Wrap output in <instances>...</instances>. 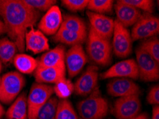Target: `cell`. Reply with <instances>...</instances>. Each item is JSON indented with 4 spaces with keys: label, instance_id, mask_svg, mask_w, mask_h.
I'll use <instances>...</instances> for the list:
<instances>
[{
    "label": "cell",
    "instance_id": "1",
    "mask_svg": "<svg viewBox=\"0 0 159 119\" xmlns=\"http://www.w3.org/2000/svg\"><path fill=\"white\" fill-rule=\"evenodd\" d=\"M0 15L9 39L23 54L26 34L37 24L40 12L26 5L23 0H0Z\"/></svg>",
    "mask_w": 159,
    "mask_h": 119
},
{
    "label": "cell",
    "instance_id": "2",
    "mask_svg": "<svg viewBox=\"0 0 159 119\" xmlns=\"http://www.w3.org/2000/svg\"><path fill=\"white\" fill-rule=\"evenodd\" d=\"M81 119H104L108 112V104L97 87L77 105Z\"/></svg>",
    "mask_w": 159,
    "mask_h": 119
},
{
    "label": "cell",
    "instance_id": "3",
    "mask_svg": "<svg viewBox=\"0 0 159 119\" xmlns=\"http://www.w3.org/2000/svg\"><path fill=\"white\" fill-rule=\"evenodd\" d=\"M86 39V52L90 59L101 66L110 64L112 49L110 40L98 35L91 27H89Z\"/></svg>",
    "mask_w": 159,
    "mask_h": 119
},
{
    "label": "cell",
    "instance_id": "4",
    "mask_svg": "<svg viewBox=\"0 0 159 119\" xmlns=\"http://www.w3.org/2000/svg\"><path fill=\"white\" fill-rule=\"evenodd\" d=\"M25 85V79L18 71L8 72L0 81V101L9 104L15 100Z\"/></svg>",
    "mask_w": 159,
    "mask_h": 119
},
{
    "label": "cell",
    "instance_id": "5",
    "mask_svg": "<svg viewBox=\"0 0 159 119\" xmlns=\"http://www.w3.org/2000/svg\"><path fill=\"white\" fill-rule=\"evenodd\" d=\"M54 94L53 86L48 84H33L27 96L28 119H37L38 113Z\"/></svg>",
    "mask_w": 159,
    "mask_h": 119
},
{
    "label": "cell",
    "instance_id": "6",
    "mask_svg": "<svg viewBox=\"0 0 159 119\" xmlns=\"http://www.w3.org/2000/svg\"><path fill=\"white\" fill-rule=\"evenodd\" d=\"M136 56L139 79L147 82L157 81L159 79V63L140 47L136 48Z\"/></svg>",
    "mask_w": 159,
    "mask_h": 119
},
{
    "label": "cell",
    "instance_id": "7",
    "mask_svg": "<svg viewBox=\"0 0 159 119\" xmlns=\"http://www.w3.org/2000/svg\"><path fill=\"white\" fill-rule=\"evenodd\" d=\"M159 33V19L153 14L142 13L133 26L131 30L132 41L146 39L157 36Z\"/></svg>",
    "mask_w": 159,
    "mask_h": 119
},
{
    "label": "cell",
    "instance_id": "8",
    "mask_svg": "<svg viewBox=\"0 0 159 119\" xmlns=\"http://www.w3.org/2000/svg\"><path fill=\"white\" fill-rule=\"evenodd\" d=\"M112 48L116 57L126 58L132 52V41L131 34L128 29L119 23L116 19L114 20V29L113 33Z\"/></svg>",
    "mask_w": 159,
    "mask_h": 119
},
{
    "label": "cell",
    "instance_id": "9",
    "mask_svg": "<svg viewBox=\"0 0 159 119\" xmlns=\"http://www.w3.org/2000/svg\"><path fill=\"white\" fill-rule=\"evenodd\" d=\"M141 109L139 95L120 97L115 101L113 113L117 119H129L138 116Z\"/></svg>",
    "mask_w": 159,
    "mask_h": 119
},
{
    "label": "cell",
    "instance_id": "10",
    "mask_svg": "<svg viewBox=\"0 0 159 119\" xmlns=\"http://www.w3.org/2000/svg\"><path fill=\"white\" fill-rule=\"evenodd\" d=\"M102 79L110 78H125L132 80L139 79V70L136 61L134 59H126L121 61L112 66L105 72L100 75Z\"/></svg>",
    "mask_w": 159,
    "mask_h": 119
},
{
    "label": "cell",
    "instance_id": "11",
    "mask_svg": "<svg viewBox=\"0 0 159 119\" xmlns=\"http://www.w3.org/2000/svg\"><path fill=\"white\" fill-rule=\"evenodd\" d=\"M87 62V57L82 44L72 47L65 54V66L69 76L73 78L78 75Z\"/></svg>",
    "mask_w": 159,
    "mask_h": 119
},
{
    "label": "cell",
    "instance_id": "12",
    "mask_svg": "<svg viewBox=\"0 0 159 119\" xmlns=\"http://www.w3.org/2000/svg\"><path fill=\"white\" fill-rule=\"evenodd\" d=\"M98 80V69L94 65H90L84 74L77 79L74 86L76 95L88 96L96 88Z\"/></svg>",
    "mask_w": 159,
    "mask_h": 119
},
{
    "label": "cell",
    "instance_id": "13",
    "mask_svg": "<svg viewBox=\"0 0 159 119\" xmlns=\"http://www.w3.org/2000/svg\"><path fill=\"white\" fill-rule=\"evenodd\" d=\"M107 89L110 96L124 97L131 95H139L140 88L132 79L125 78H114L108 82Z\"/></svg>",
    "mask_w": 159,
    "mask_h": 119
},
{
    "label": "cell",
    "instance_id": "14",
    "mask_svg": "<svg viewBox=\"0 0 159 119\" xmlns=\"http://www.w3.org/2000/svg\"><path fill=\"white\" fill-rule=\"evenodd\" d=\"M86 14L91 30L98 35L110 40L114 33V19L107 15L94 13L90 11H86Z\"/></svg>",
    "mask_w": 159,
    "mask_h": 119
},
{
    "label": "cell",
    "instance_id": "15",
    "mask_svg": "<svg viewBox=\"0 0 159 119\" xmlns=\"http://www.w3.org/2000/svg\"><path fill=\"white\" fill-rule=\"evenodd\" d=\"M63 17L61 10L54 5L47 11L38 24L39 30L44 34L55 35L61 26Z\"/></svg>",
    "mask_w": 159,
    "mask_h": 119
},
{
    "label": "cell",
    "instance_id": "16",
    "mask_svg": "<svg viewBox=\"0 0 159 119\" xmlns=\"http://www.w3.org/2000/svg\"><path fill=\"white\" fill-rule=\"evenodd\" d=\"M114 9L116 14V20L126 28L134 26L142 14L141 11L124 3L122 0L116 2Z\"/></svg>",
    "mask_w": 159,
    "mask_h": 119
},
{
    "label": "cell",
    "instance_id": "17",
    "mask_svg": "<svg viewBox=\"0 0 159 119\" xmlns=\"http://www.w3.org/2000/svg\"><path fill=\"white\" fill-rule=\"evenodd\" d=\"M25 47L34 54H40L49 49V43L42 31L32 27L25 35Z\"/></svg>",
    "mask_w": 159,
    "mask_h": 119
},
{
    "label": "cell",
    "instance_id": "18",
    "mask_svg": "<svg viewBox=\"0 0 159 119\" xmlns=\"http://www.w3.org/2000/svg\"><path fill=\"white\" fill-rule=\"evenodd\" d=\"M66 66L56 67L37 68L35 71V80L39 84H56L66 78Z\"/></svg>",
    "mask_w": 159,
    "mask_h": 119
},
{
    "label": "cell",
    "instance_id": "19",
    "mask_svg": "<svg viewBox=\"0 0 159 119\" xmlns=\"http://www.w3.org/2000/svg\"><path fill=\"white\" fill-rule=\"evenodd\" d=\"M65 48L59 45L47 51L37 60L38 68L56 67L65 66Z\"/></svg>",
    "mask_w": 159,
    "mask_h": 119
},
{
    "label": "cell",
    "instance_id": "20",
    "mask_svg": "<svg viewBox=\"0 0 159 119\" xmlns=\"http://www.w3.org/2000/svg\"><path fill=\"white\" fill-rule=\"evenodd\" d=\"M7 119H28L27 96L25 93L19 95L7 111Z\"/></svg>",
    "mask_w": 159,
    "mask_h": 119
},
{
    "label": "cell",
    "instance_id": "21",
    "mask_svg": "<svg viewBox=\"0 0 159 119\" xmlns=\"http://www.w3.org/2000/svg\"><path fill=\"white\" fill-rule=\"evenodd\" d=\"M87 36L79 34L78 33L67 30L63 27H60L54 36V40L57 42L64 43L66 45L74 46L82 44L85 42Z\"/></svg>",
    "mask_w": 159,
    "mask_h": 119
},
{
    "label": "cell",
    "instance_id": "22",
    "mask_svg": "<svg viewBox=\"0 0 159 119\" xmlns=\"http://www.w3.org/2000/svg\"><path fill=\"white\" fill-rule=\"evenodd\" d=\"M13 63L16 69L22 74H32L38 68L37 60L25 54H16L14 58Z\"/></svg>",
    "mask_w": 159,
    "mask_h": 119
},
{
    "label": "cell",
    "instance_id": "23",
    "mask_svg": "<svg viewBox=\"0 0 159 119\" xmlns=\"http://www.w3.org/2000/svg\"><path fill=\"white\" fill-rule=\"evenodd\" d=\"M61 26L67 30L87 36V27L85 21L76 15H71V14L64 15Z\"/></svg>",
    "mask_w": 159,
    "mask_h": 119
},
{
    "label": "cell",
    "instance_id": "24",
    "mask_svg": "<svg viewBox=\"0 0 159 119\" xmlns=\"http://www.w3.org/2000/svg\"><path fill=\"white\" fill-rule=\"evenodd\" d=\"M17 47L9 38L0 39V61L3 64H9L16 55Z\"/></svg>",
    "mask_w": 159,
    "mask_h": 119
},
{
    "label": "cell",
    "instance_id": "25",
    "mask_svg": "<svg viewBox=\"0 0 159 119\" xmlns=\"http://www.w3.org/2000/svg\"><path fill=\"white\" fill-rule=\"evenodd\" d=\"M56 119H79L72 103L68 99H60L57 106Z\"/></svg>",
    "mask_w": 159,
    "mask_h": 119
},
{
    "label": "cell",
    "instance_id": "26",
    "mask_svg": "<svg viewBox=\"0 0 159 119\" xmlns=\"http://www.w3.org/2000/svg\"><path fill=\"white\" fill-rule=\"evenodd\" d=\"M114 5L113 0H89L87 9L90 11L105 15L111 13Z\"/></svg>",
    "mask_w": 159,
    "mask_h": 119
},
{
    "label": "cell",
    "instance_id": "27",
    "mask_svg": "<svg viewBox=\"0 0 159 119\" xmlns=\"http://www.w3.org/2000/svg\"><path fill=\"white\" fill-rule=\"evenodd\" d=\"M57 96H52L39 111L37 119H56L57 109L59 103Z\"/></svg>",
    "mask_w": 159,
    "mask_h": 119
},
{
    "label": "cell",
    "instance_id": "28",
    "mask_svg": "<svg viewBox=\"0 0 159 119\" xmlns=\"http://www.w3.org/2000/svg\"><path fill=\"white\" fill-rule=\"evenodd\" d=\"M53 90L58 98L68 99L74 91V86L70 80L65 78L54 84Z\"/></svg>",
    "mask_w": 159,
    "mask_h": 119
},
{
    "label": "cell",
    "instance_id": "29",
    "mask_svg": "<svg viewBox=\"0 0 159 119\" xmlns=\"http://www.w3.org/2000/svg\"><path fill=\"white\" fill-rule=\"evenodd\" d=\"M159 63V39L158 36H152L143 40L139 46Z\"/></svg>",
    "mask_w": 159,
    "mask_h": 119
},
{
    "label": "cell",
    "instance_id": "30",
    "mask_svg": "<svg viewBox=\"0 0 159 119\" xmlns=\"http://www.w3.org/2000/svg\"><path fill=\"white\" fill-rule=\"evenodd\" d=\"M124 3L143 11L145 13L153 14L155 11V3L152 0H122Z\"/></svg>",
    "mask_w": 159,
    "mask_h": 119
},
{
    "label": "cell",
    "instance_id": "31",
    "mask_svg": "<svg viewBox=\"0 0 159 119\" xmlns=\"http://www.w3.org/2000/svg\"><path fill=\"white\" fill-rule=\"evenodd\" d=\"M23 2L38 11H47L57 3L55 0H23Z\"/></svg>",
    "mask_w": 159,
    "mask_h": 119
},
{
    "label": "cell",
    "instance_id": "32",
    "mask_svg": "<svg viewBox=\"0 0 159 119\" xmlns=\"http://www.w3.org/2000/svg\"><path fill=\"white\" fill-rule=\"evenodd\" d=\"M62 5L71 11H80L87 8L89 0H63Z\"/></svg>",
    "mask_w": 159,
    "mask_h": 119
},
{
    "label": "cell",
    "instance_id": "33",
    "mask_svg": "<svg viewBox=\"0 0 159 119\" xmlns=\"http://www.w3.org/2000/svg\"><path fill=\"white\" fill-rule=\"evenodd\" d=\"M148 103L156 106L159 104V86L158 84L153 86L148 91L146 97Z\"/></svg>",
    "mask_w": 159,
    "mask_h": 119
},
{
    "label": "cell",
    "instance_id": "34",
    "mask_svg": "<svg viewBox=\"0 0 159 119\" xmlns=\"http://www.w3.org/2000/svg\"><path fill=\"white\" fill-rule=\"evenodd\" d=\"M151 119H159V106L158 105H156L153 106L152 118Z\"/></svg>",
    "mask_w": 159,
    "mask_h": 119
},
{
    "label": "cell",
    "instance_id": "35",
    "mask_svg": "<svg viewBox=\"0 0 159 119\" xmlns=\"http://www.w3.org/2000/svg\"><path fill=\"white\" fill-rule=\"evenodd\" d=\"M129 119H148V116L147 115V113H139L138 116H135L134 118H129Z\"/></svg>",
    "mask_w": 159,
    "mask_h": 119
},
{
    "label": "cell",
    "instance_id": "36",
    "mask_svg": "<svg viewBox=\"0 0 159 119\" xmlns=\"http://www.w3.org/2000/svg\"><path fill=\"white\" fill-rule=\"evenodd\" d=\"M4 33H6L5 26H4L3 21L0 19V35L3 34H4Z\"/></svg>",
    "mask_w": 159,
    "mask_h": 119
},
{
    "label": "cell",
    "instance_id": "37",
    "mask_svg": "<svg viewBox=\"0 0 159 119\" xmlns=\"http://www.w3.org/2000/svg\"><path fill=\"white\" fill-rule=\"evenodd\" d=\"M4 113H5V111H4L3 106L0 103V118H2V116L4 115Z\"/></svg>",
    "mask_w": 159,
    "mask_h": 119
},
{
    "label": "cell",
    "instance_id": "38",
    "mask_svg": "<svg viewBox=\"0 0 159 119\" xmlns=\"http://www.w3.org/2000/svg\"><path fill=\"white\" fill-rule=\"evenodd\" d=\"M2 65L1 61H0V74H1V72H2Z\"/></svg>",
    "mask_w": 159,
    "mask_h": 119
},
{
    "label": "cell",
    "instance_id": "39",
    "mask_svg": "<svg viewBox=\"0 0 159 119\" xmlns=\"http://www.w3.org/2000/svg\"><path fill=\"white\" fill-rule=\"evenodd\" d=\"M0 81H1V78H0Z\"/></svg>",
    "mask_w": 159,
    "mask_h": 119
},
{
    "label": "cell",
    "instance_id": "40",
    "mask_svg": "<svg viewBox=\"0 0 159 119\" xmlns=\"http://www.w3.org/2000/svg\"><path fill=\"white\" fill-rule=\"evenodd\" d=\"M0 119H2V118H0Z\"/></svg>",
    "mask_w": 159,
    "mask_h": 119
}]
</instances>
